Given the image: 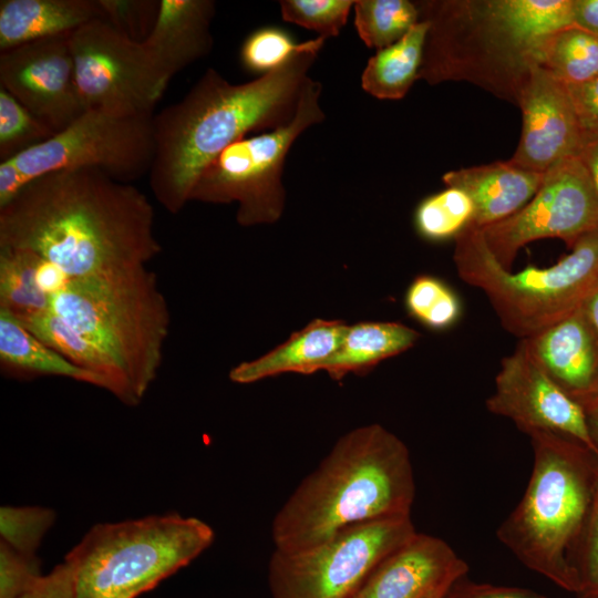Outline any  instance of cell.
Returning <instances> with one entry per match:
<instances>
[{
    "instance_id": "cell-22",
    "label": "cell",
    "mask_w": 598,
    "mask_h": 598,
    "mask_svg": "<svg viewBox=\"0 0 598 598\" xmlns=\"http://www.w3.org/2000/svg\"><path fill=\"white\" fill-rule=\"evenodd\" d=\"M97 19L104 20L99 0H1L0 51L71 34Z\"/></svg>"
},
{
    "instance_id": "cell-37",
    "label": "cell",
    "mask_w": 598,
    "mask_h": 598,
    "mask_svg": "<svg viewBox=\"0 0 598 598\" xmlns=\"http://www.w3.org/2000/svg\"><path fill=\"white\" fill-rule=\"evenodd\" d=\"M41 576L37 556L22 555L0 542V598H22Z\"/></svg>"
},
{
    "instance_id": "cell-27",
    "label": "cell",
    "mask_w": 598,
    "mask_h": 598,
    "mask_svg": "<svg viewBox=\"0 0 598 598\" xmlns=\"http://www.w3.org/2000/svg\"><path fill=\"white\" fill-rule=\"evenodd\" d=\"M44 264L32 251L0 247V309L19 319L52 309V293L42 282Z\"/></svg>"
},
{
    "instance_id": "cell-3",
    "label": "cell",
    "mask_w": 598,
    "mask_h": 598,
    "mask_svg": "<svg viewBox=\"0 0 598 598\" xmlns=\"http://www.w3.org/2000/svg\"><path fill=\"white\" fill-rule=\"evenodd\" d=\"M415 480L402 440L380 424L341 436L274 517L275 549H308L349 527L410 516Z\"/></svg>"
},
{
    "instance_id": "cell-21",
    "label": "cell",
    "mask_w": 598,
    "mask_h": 598,
    "mask_svg": "<svg viewBox=\"0 0 598 598\" xmlns=\"http://www.w3.org/2000/svg\"><path fill=\"white\" fill-rule=\"evenodd\" d=\"M348 327L341 320L315 319L262 357L233 368L229 379L248 384L282 373L312 374L324 370L340 348Z\"/></svg>"
},
{
    "instance_id": "cell-26",
    "label": "cell",
    "mask_w": 598,
    "mask_h": 598,
    "mask_svg": "<svg viewBox=\"0 0 598 598\" xmlns=\"http://www.w3.org/2000/svg\"><path fill=\"white\" fill-rule=\"evenodd\" d=\"M19 320L41 341L70 361L102 377L109 384V392L132 405L114 362L52 309Z\"/></svg>"
},
{
    "instance_id": "cell-33",
    "label": "cell",
    "mask_w": 598,
    "mask_h": 598,
    "mask_svg": "<svg viewBox=\"0 0 598 598\" xmlns=\"http://www.w3.org/2000/svg\"><path fill=\"white\" fill-rule=\"evenodd\" d=\"M55 519V512L42 506L0 508V542L25 556H37L45 533Z\"/></svg>"
},
{
    "instance_id": "cell-18",
    "label": "cell",
    "mask_w": 598,
    "mask_h": 598,
    "mask_svg": "<svg viewBox=\"0 0 598 598\" xmlns=\"http://www.w3.org/2000/svg\"><path fill=\"white\" fill-rule=\"evenodd\" d=\"M545 373L580 405L598 396V336L584 307L525 339Z\"/></svg>"
},
{
    "instance_id": "cell-46",
    "label": "cell",
    "mask_w": 598,
    "mask_h": 598,
    "mask_svg": "<svg viewBox=\"0 0 598 598\" xmlns=\"http://www.w3.org/2000/svg\"><path fill=\"white\" fill-rule=\"evenodd\" d=\"M582 307L598 336V287L588 297Z\"/></svg>"
},
{
    "instance_id": "cell-41",
    "label": "cell",
    "mask_w": 598,
    "mask_h": 598,
    "mask_svg": "<svg viewBox=\"0 0 598 598\" xmlns=\"http://www.w3.org/2000/svg\"><path fill=\"white\" fill-rule=\"evenodd\" d=\"M444 598H546L529 590L493 587V586H468L462 590H454L452 587Z\"/></svg>"
},
{
    "instance_id": "cell-34",
    "label": "cell",
    "mask_w": 598,
    "mask_h": 598,
    "mask_svg": "<svg viewBox=\"0 0 598 598\" xmlns=\"http://www.w3.org/2000/svg\"><path fill=\"white\" fill-rule=\"evenodd\" d=\"M305 42L297 43L283 29L264 27L252 31L243 42L240 62L246 70L264 75L301 51Z\"/></svg>"
},
{
    "instance_id": "cell-42",
    "label": "cell",
    "mask_w": 598,
    "mask_h": 598,
    "mask_svg": "<svg viewBox=\"0 0 598 598\" xmlns=\"http://www.w3.org/2000/svg\"><path fill=\"white\" fill-rule=\"evenodd\" d=\"M24 186L17 166L9 159L0 162V207L10 203Z\"/></svg>"
},
{
    "instance_id": "cell-2",
    "label": "cell",
    "mask_w": 598,
    "mask_h": 598,
    "mask_svg": "<svg viewBox=\"0 0 598 598\" xmlns=\"http://www.w3.org/2000/svg\"><path fill=\"white\" fill-rule=\"evenodd\" d=\"M324 41H306L285 64L246 83H230L209 68L182 100L154 114L148 175L164 208L178 213L206 166L230 144L292 122Z\"/></svg>"
},
{
    "instance_id": "cell-13",
    "label": "cell",
    "mask_w": 598,
    "mask_h": 598,
    "mask_svg": "<svg viewBox=\"0 0 598 598\" xmlns=\"http://www.w3.org/2000/svg\"><path fill=\"white\" fill-rule=\"evenodd\" d=\"M597 228L598 194L581 158L573 156L545 172L538 190L520 210L481 230L496 260L511 269L518 250L532 241L559 238L571 248Z\"/></svg>"
},
{
    "instance_id": "cell-12",
    "label": "cell",
    "mask_w": 598,
    "mask_h": 598,
    "mask_svg": "<svg viewBox=\"0 0 598 598\" xmlns=\"http://www.w3.org/2000/svg\"><path fill=\"white\" fill-rule=\"evenodd\" d=\"M70 45L78 90L86 111L115 116L154 114L168 83L142 43L97 19L73 31Z\"/></svg>"
},
{
    "instance_id": "cell-11",
    "label": "cell",
    "mask_w": 598,
    "mask_h": 598,
    "mask_svg": "<svg viewBox=\"0 0 598 598\" xmlns=\"http://www.w3.org/2000/svg\"><path fill=\"white\" fill-rule=\"evenodd\" d=\"M153 116H115L89 110L48 141L9 161L25 185L51 172L86 167L131 184L151 171Z\"/></svg>"
},
{
    "instance_id": "cell-25",
    "label": "cell",
    "mask_w": 598,
    "mask_h": 598,
    "mask_svg": "<svg viewBox=\"0 0 598 598\" xmlns=\"http://www.w3.org/2000/svg\"><path fill=\"white\" fill-rule=\"evenodd\" d=\"M429 23L420 20L398 42L377 51L362 72L361 86L379 100H401L419 80Z\"/></svg>"
},
{
    "instance_id": "cell-4",
    "label": "cell",
    "mask_w": 598,
    "mask_h": 598,
    "mask_svg": "<svg viewBox=\"0 0 598 598\" xmlns=\"http://www.w3.org/2000/svg\"><path fill=\"white\" fill-rule=\"evenodd\" d=\"M429 23L419 79L466 81L517 105L543 41L573 24V0L419 1Z\"/></svg>"
},
{
    "instance_id": "cell-9",
    "label": "cell",
    "mask_w": 598,
    "mask_h": 598,
    "mask_svg": "<svg viewBox=\"0 0 598 598\" xmlns=\"http://www.w3.org/2000/svg\"><path fill=\"white\" fill-rule=\"evenodd\" d=\"M322 85L310 79L291 123L226 147L198 177L189 200L214 204L237 202L241 226L272 224L283 212L285 161L295 141L310 126L324 121L320 106Z\"/></svg>"
},
{
    "instance_id": "cell-24",
    "label": "cell",
    "mask_w": 598,
    "mask_h": 598,
    "mask_svg": "<svg viewBox=\"0 0 598 598\" xmlns=\"http://www.w3.org/2000/svg\"><path fill=\"white\" fill-rule=\"evenodd\" d=\"M0 359L14 370L64 377L109 391V384L102 377L79 367L45 344L3 309H0Z\"/></svg>"
},
{
    "instance_id": "cell-35",
    "label": "cell",
    "mask_w": 598,
    "mask_h": 598,
    "mask_svg": "<svg viewBox=\"0 0 598 598\" xmlns=\"http://www.w3.org/2000/svg\"><path fill=\"white\" fill-rule=\"evenodd\" d=\"M279 4L285 21L316 31L318 37L327 40L339 35L354 1L281 0Z\"/></svg>"
},
{
    "instance_id": "cell-28",
    "label": "cell",
    "mask_w": 598,
    "mask_h": 598,
    "mask_svg": "<svg viewBox=\"0 0 598 598\" xmlns=\"http://www.w3.org/2000/svg\"><path fill=\"white\" fill-rule=\"evenodd\" d=\"M536 64L565 85L598 76V35L577 25L556 30L545 38Z\"/></svg>"
},
{
    "instance_id": "cell-17",
    "label": "cell",
    "mask_w": 598,
    "mask_h": 598,
    "mask_svg": "<svg viewBox=\"0 0 598 598\" xmlns=\"http://www.w3.org/2000/svg\"><path fill=\"white\" fill-rule=\"evenodd\" d=\"M467 570L445 540L417 532L375 567L352 598H429L452 588Z\"/></svg>"
},
{
    "instance_id": "cell-39",
    "label": "cell",
    "mask_w": 598,
    "mask_h": 598,
    "mask_svg": "<svg viewBox=\"0 0 598 598\" xmlns=\"http://www.w3.org/2000/svg\"><path fill=\"white\" fill-rule=\"evenodd\" d=\"M585 143L598 137V76L576 85H566Z\"/></svg>"
},
{
    "instance_id": "cell-23",
    "label": "cell",
    "mask_w": 598,
    "mask_h": 598,
    "mask_svg": "<svg viewBox=\"0 0 598 598\" xmlns=\"http://www.w3.org/2000/svg\"><path fill=\"white\" fill-rule=\"evenodd\" d=\"M420 333L401 322H359L349 326L338 351L324 370L334 380L348 373L365 374L383 360L412 348Z\"/></svg>"
},
{
    "instance_id": "cell-10",
    "label": "cell",
    "mask_w": 598,
    "mask_h": 598,
    "mask_svg": "<svg viewBox=\"0 0 598 598\" xmlns=\"http://www.w3.org/2000/svg\"><path fill=\"white\" fill-rule=\"evenodd\" d=\"M416 529L411 516L343 529L308 549L274 550L268 581L272 598H352L375 567Z\"/></svg>"
},
{
    "instance_id": "cell-36",
    "label": "cell",
    "mask_w": 598,
    "mask_h": 598,
    "mask_svg": "<svg viewBox=\"0 0 598 598\" xmlns=\"http://www.w3.org/2000/svg\"><path fill=\"white\" fill-rule=\"evenodd\" d=\"M104 20L117 32L142 43L154 28L159 0H99Z\"/></svg>"
},
{
    "instance_id": "cell-15",
    "label": "cell",
    "mask_w": 598,
    "mask_h": 598,
    "mask_svg": "<svg viewBox=\"0 0 598 598\" xmlns=\"http://www.w3.org/2000/svg\"><path fill=\"white\" fill-rule=\"evenodd\" d=\"M70 35L0 51V87L54 133L86 112L75 81Z\"/></svg>"
},
{
    "instance_id": "cell-47",
    "label": "cell",
    "mask_w": 598,
    "mask_h": 598,
    "mask_svg": "<svg viewBox=\"0 0 598 598\" xmlns=\"http://www.w3.org/2000/svg\"><path fill=\"white\" fill-rule=\"evenodd\" d=\"M450 589L437 591V592L433 594L432 596H430L429 598H444Z\"/></svg>"
},
{
    "instance_id": "cell-45",
    "label": "cell",
    "mask_w": 598,
    "mask_h": 598,
    "mask_svg": "<svg viewBox=\"0 0 598 598\" xmlns=\"http://www.w3.org/2000/svg\"><path fill=\"white\" fill-rule=\"evenodd\" d=\"M590 439L598 452V396L581 405Z\"/></svg>"
},
{
    "instance_id": "cell-38",
    "label": "cell",
    "mask_w": 598,
    "mask_h": 598,
    "mask_svg": "<svg viewBox=\"0 0 598 598\" xmlns=\"http://www.w3.org/2000/svg\"><path fill=\"white\" fill-rule=\"evenodd\" d=\"M576 568L580 581L579 595L582 598H598V481Z\"/></svg>"
},
{
    "instance_id": "cell-1",
    "label": "cell",
    "mask_w": 598,
    "mask_h": 598,
    "mask_svg": "<svg viewBox=\"0 0 598 598\" xmlns=\"http://www.w3.org/2000/svg\"><path fill=\"white\" fill-rule=\"evenodd\" d=\"M0 247L32 251L66 278L143 267L162 250L147 197L90 167L34 178L0 207Z\"/></svg>"
},
{
    "instance_id": "cell-8",
    "label": "cell",
    "mask_w": 598,
    "mask_h": 598,
    "mask_svg": "<svg viewBox=\"0 0 598 598\" xmlns=\"http://www.w3.org/2000/svg\"><path fill=\"white\" fill-rule=\"evenodd\" d=\"M570 249L553 266L514 272L496 260L481 228L471 225L455 238L453 260L462 280L487 296L502 326L527 339L581 308L598 287V228Z\"/></svg>"
},
{
    "instance_id": "cell-16",
    "label": "cell",
    "mask_w": 598,
    "mask_h": 598,
    "mask_svg": "<svg viewBox=\"0 0 598 598\" xmlns=\"http://www.w3.org/2000/svg\"><path fill=\"white\" fill-rule=\"evenodd\" d=\"M517 105L522 132L511 163L544 174L560 161L579 155L585 138L565 84L534 64Z\"/></svg>"
},
{
    "instance_id": "cell-14",
    "label": "cell",
    "mask_w": 598,
    "mask_h": 598,
    "mask_svg": "<svg viewBox=\"0 0 598 598\" xmlns=\"http://www.w3.org/2000/svg\"><path fill=\"white\" fill-rule=\"evenodd\" d=\"M486 409L509 419L529 435L551 432L586 446L597 458L582 406L566 394L537 364L525 339L501 361Z\"/></svg>"
},
{
    "instance_id": "cell-32",
    "label": "cell",
    "mask_w": 598,
    "mask_h": 598,
    "mask_svg": "<svg viewBox=\"0 0 598 598\" xmlns=\"http://www.w3.org/2000/svg\"><path fill=\"white\" fill-rule=\"evenodd\" d=\"M55 133L0 87V162L48 141Z\"/></svg>"
},
{
    "instance_id": "cell-20",
    "label": "cell",
    "mask_w": 598,
    "mask_h": 598,
    "mask_svg": "<svg viewBox=\"0 0 598 598\" xmlns=\"http://www.w3.org/2000/svg\"><path fill=\"white\" fill-rule=\"evenodd\" d=\"M544 174L505 161L450 171L442 179L471 197L473 225L482 229L520 210L538 190Z\"/></svg>"
},
{
    "instance_id": "cell-30",
    "label": "cell",
    "mask_w": 598,
    "mask_h": 598,
    "mask_svg": "<svg viewBox=\"0 0 598 598\" xmlns=\"http://www.w3.org/2000/svg\"><path fill=\"white\" fill-rule=\"evenodd\" d=\"M474 212V204L464 190L446 186L421 200L414 212V226L420 236L431 241L456 238L473 225Z\"/></svg>"
},
{
    "instance_id": "cell-5",
    "label": "cell",
    "mask_w": 598,
    "mask_h": 598,
    "mask_svg": "<svg viewBox=\"0 0 598 598\" xmlns=\"http://www.w3.org/2000/svg\"><path fill=\"white\" fill-rule=\"evenodd\" d=\"M533 471L498 540L529 569L579 594L578 550L590 517L598 458L581 443L551 432L529 435Z\"/></svg>"
},
{
    "instance_id": "cell-40",
    "label": "cell",
    "mask_w": 598,
    "mask_h": 598,
    "mask_svg": "<svg viewBox=\"0 0 598 598\" xmlns=\"http://www.w3.org/2000/svg\"><path fill=\"white\" fill-rule=\"evenodd\" d=\"M22 598H75L72 573L63 561L42 575Z\"/></svg>"
},
{
    "instance_id": "cell-44",
    "label": "cell",
    "mask_w": 598,
    "mask_h": 598,
    "mask_svg": "<svg viewBox=\"0 0 598 598\" xmlns=\"http://www.w3.org/2000/svg\"><path fill=\"white\" fill-rule=\"evenodd\" d=\"M578 156L587 167L598 194V137L587 141Z\"/></svg>"
},
{
    "instance_id": "cell-29",
    "label": "cell",
    "mask_w": 598,
    "mask_h": 598,
    "mask_svg": "<svg viewBox=\"0 0 598 598\" xmlns=\"http://www.w3.org/2000/svg\"><path fill=\"white\" fill-rule=\"evenodd\" d=\"M353 8L358 35L377 51L398 42L420 21L416 2L409 0H357Z\"/></svg>"
},
{
    "instance_id": "cell-43",
    "label": "cell",
    "mask_w": 598,
    "mask_h": 598,
    "mask_svg": "<svg viewBox=\"0 0 598 598\" xmlns=\"http://www.w3.org/2000/svg\"><path fill=\"white\" fill-rule=\"evenodd\" d=\"M573 24L598 35V0H573Z\"/></svg>"
},
{
    "instance_id": "cell-31",
    "label": "cell",
    "mask_w": 598,
    "mask_h": 598,
    "mask_svg": "<svg viewBox=\"0 0 598 598\" xmlns=\"http://www.w3.org/2000/svg\"><path fill=\"white\" fill-rule=\"evenodd\" d=\"M404 305L408 313L432 330L452 327L461 316L456 293L441 279L421 275L406 289Z\"/></svg>"
},
{
    "instance_id": "cell-7",
    "label": "cell",
    "mask_w": 598,
    "mask_h": 598,
    "mask_svg": "<svg viewBox=\"0 0 598 598\" xmlns=\"http://www.w3.org/2000/svg\"><path fill=\"white\" fill-rule=\"evenodd\" d=\"M213 528L177 513L94 525L65 556L75 598H136L187 566Z\"/></svg>"
},
{
    "instance_id": "cell-6",
    "label": "cell",
    "mask_w": 598,
    "mask_h": 598,
    "mask_svg": "<svg viewBox=\"0 0 598 598\" xmlns=\"http://www.w3.org/2000/svg\"><path fill=\"white\" fill-rule=\"evenodd\" d=\"M52 310L114 362L137 405L157 377L171 323L156 275L143 266L66 278Z\"/></svg>"
},
{
    "instance_id": "cell-19",
    "label": "cell",
    "mask_w": 598,
    "mask_h": 598,
    "mask_svg": "<svg viewBox=\"0 0 598 598\" xmlns=\"http://www.w3.org/2000/svg\"><path fill=\"white\" fill-rule=\"evenodd\" d=\"M215 13L213 0H159L154 28L142 44L165 82L212 51Z\"/></svg>"
}]
</instances>
